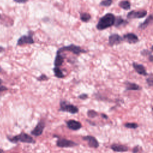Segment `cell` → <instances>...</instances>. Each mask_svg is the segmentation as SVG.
I'll return each mask as SVG.
<instances>
[{
    "label": "cell",
    "mask_w": 153,
    "mask_h": 153,
    "mask_svg": "<svg viewBox=\"0 0 153 153\" xmlns=\"http://www.w3.org/2000/svg\"><path fill=\"white\" fill-rule=\"evenodd\" d=\"M36 79L39 81H47L48 79V77L45 75V74H41L40 76L36 78Z\"/></svg>",
    "instance_id": "obj_26"
},
{
    "label": "cell",
    "mask_w": 153,
    "mask_h": 153,
    "mask_svg": "<svg viewBox=\"0 0 153 153\" xmlns=\"http://www.w3.org/2000/svg\"><path fill=\"white\" fill-rule=\"evenodd\" d=\"M152 111H153V107H152Z\"/></svg>",
    "instance_id": "obj_40"
},
{
    "label": "cell",
    "mask_w": 153,
    "mask_h": 153,
    "mask_svg": "<svg viewBox=\"0 0 153 153\" xmlns=\"http://www.w3.org/2000/svg\"><path fill=\"white\" fill-rule=\"evenodd\" d=\"M63 51H69L72 52L74 54L76 55H79L82 53H86L87 51L85 50L84 49H82L80 46L76 45L75 44H71L69 45L66 46H63L59 48V50L57 51V53H61Z\"/></svg>",
    "instance_id": "obj_2"
},
{
    "label": "cell",
    "mask_w": 153,
    "mask_h": 153,
    "mask_svg": "<svg viewBox=\"0 0 153 153\" xmlns=\"http://www.w3.org/2000/svg\"><path fill=\"white\" fill-rule=\"evenodd\" d=\"M78 97L79 99H81V100H85V99H87L88 97V95H87V94H85V93H82V94H79V95L78 96Z\"/></svg>",
    "instance_id": "obj_28"
},
{
    "label": "cell",
    "mask_w": 153,
    "mask_h": 153,
    "mask_svg": "<svg viewBox=\"0 0 153 153\" xmlns=\"http://www.w3.org/2000/svg\"><path fill=\"white\" fill-rule=\"evenodd\" d=\"M115 16L112 13H106L99 20L96 28L99 30H103L114 25Z\"/></svg>",
    "instance_id": "obj_1"
},
{
    "label": "cell",
    "mask_w": 153,
    "mask_h": 153,
    "mask_svg": "<svg viewBox=\"0 0 153 153\" xmlns=\"http://www.w3.org/2000/svg\"><path fill=\"white\" fill-rule=\"evenodd\" d=\"M101 116H102V117L104 119H108V117L106 114H101Z\"/></svg>",
    "instance_id": "obj_32"
},
{
    "label": "cell",
    "mask_w": 153,
    "mask_h": 153,
    "mask_svg": "<svg viewBox=\"0 0 153 153\" xmlns=\"http://www.w3.org/2000/svg\"><path fill=\"white\" fill-rule=\"evenodd\" d=\"M2 68L0 66V73L2 72Z\"/></svg>",
    "instance_id": "obj_36"
},
{
    "label": "cell",
    "mask_w": 153,
    "mask_h": 153,
    "mask_svg": "<svg viewBox=\"0 0 153 153\" xmlns=\"http://www.w3.org/2000/svg\"><path fill=\"white\" fill-rule=\"evenodd\" d=\"M59 111L66 112L72 114H75L78 112L79 109L75 105L71 104L66 100H60Z\"/></svg>",
    "instance_id": "obj_4"
},
{
    "label": "cell",
    "mask_w": 153,
    "mask_h": 153,
    "mask_svg": "<svg viewBox=\"0 0 153 153\" xmlns=\"http://www.w3.org/2000/svg\"><path fill=\"white\" fill-rule=\"evenodd\" d=\"M140 54H141V55L143 56L147 57L148 59H149V58L152 55V52L150 51H149L148 50H146V49H144V50H142V51H140Z\"/></svg>",
    "instance_id": "obj_24"
},
{
    "label": "cell",
    "mask_w": 153,
    "mask_h": 153,
    "mask_svg": "<svg viewBox=\"0 0 153 153\" xmlns=\"http://www.w3.org/2000/svg\"><path fill=\"white\" fill-rule=\"evenodd\" d=\"M9 140L13 143H17L18 142H22L24 143H35V141L34 139L31 137L30 135H29L27 133H21L20 134L14 136V137L10 138L8 137Z\"/></svg>",
    "instance_id": "obj_3"
},
{
    "label": "cell",
    "mask_w": 153,
    "mask_h": 153,
    "mask_svg": "<svg viewBox=\"0 0 153 153\" xmlns=\"http://www.w3.org/2000/svg\"><path fill=\"white\" fill-rule=\"evenodd\" d=\"M64 59H65L64 56H62L61 54V53L56 52V55L54 61V67L59 68L60 66H61L64 62Z\"/></svg>",
    "instance_id": "obj_17"
},
{
    "label": "cell",
    "mask_w": 153,
    "mask_h": 153,
    "mask_svg": "<svg viewBox=\"0 0 153 153\" xmlns=\"http://www.w3.org/2000/svg\"><path fill=\"white\" fill-rule=\"evenodd\" d=\"M146 82L149 87H153V77H148L146 79Z\"/></svg>",
    "instance_id": "obj_27"
},
{
    "label": "cell",
    "mask_w": 153,
    "mask_h": 153,
    "mask_svg": "<svg viewBox=\"0 0 153 153\" xmlns=\"http://www.w3.org/2000/svg\"><path fill=\"white\" fill-rule=\"evenodd\" d=\"M118 5L120 7H121V8L125 10H130V7H131V4L130 2L128 1H120L118 4Z\"/></svg>",
    "instance_id": "obj_20"
},
{
    "label": "cell",
    "mask_w": 153,
    "mask_h": 153,
    "mask_svg": "<svg viewBox=\"0 0 153 153\" xmlns=\"http://www.w3.org/2000/svg\"><path fill=\"white\" fill-rule=\"evenodd\" d=\"M151 50H152V51H153V45H152V46H151Z\"/></svg>",
    "instance_id": "obj_38"
},
{
    "label": "cell",
    "mask_w": 153,
    "mask_h": 153,
    "mask_svg": "<svg viewBox=\"0 0 153 153\" xmlns=\"http://www.w3.org/2000/svg\"><path fill=\"white\" fill-rule=\"evenodd\" d=\"M139 145H136V146H134L133 148L132 152L133 153H137L139 152Z\"/></svg>",
    "instance_id": "obj_29"
},
{
    "label": "cell",
    "mask_w": 153,
    "mask_h": 153,
    "mask_svg": "<svg viewBox=\"0 0 153 153\" xmlns=\"http://www.w3.org/2000/svg\"><path fill=\"white\" fill-rule=\"evenodd\" d=\"M8 90V88L4 85H0V92H2Z\"/></svg>",
    "instance_id": "obj_30"
},
{
    "label": "cell",
    "mask_w": 153,
    "mask_h": 153,
    "mask_svg": "<svg viewBox=\"0 0 153 153\" xmlns=\"http://www.w3.org/2000/svg\"><path fill=\"white\" fill-rule=\"evenodd\" d=\"M56 144L60 148L72 147L78 145L75 142L66 139H59L56 142Z\"/></svg>",
    "instance_id": "obj_9"
},
{
    "label": "cell",
    "mask_w": 153,
    "mask_h": 153,
    "mask_svg": "<svg viewBox=\"0 0 153 153\" xmlns=\"http://www.w3.org/2000/svg\"><path fill=\"white\" fill-rule=\"evenodd\" d=\"M45 124L43 120H41L38 122L36 124L35 127L31 131V134L35 136H40L45 128Z\"/></svg>",
    "instance_id": "obj_8"
},
{
    "label": "cell",
    "mask_w": 153,
    "mask_h": 153,
    "mask_svg": "<svg viewBox=\"0 0 153 153\" xmlns=\"http://www.w3.org/2000/svg\"><path fill=\"white\" fill-rule=\"evenodd\" d=\"M111 149L114 152H127L128 150V148L124 145H121L118 143H113L111 145Z\"/></svg>",
    "instance_id": "obj_14"
},
{
    "label": "cell",
    "mask_w": 153,
    "mask_h": 153,
    "mask_svg": "<svg viewBox=\"0 0 153 153\" xmlns=\"http://www.w3.org/2000/svg\"><path fill=\"white\" fill-rule=\"evenodd\" d=\"M112 3V0H104L100 2L99 5L100 6H103V7H109L110 6Z\"/></svg>",
    "instance_id": "obj_25"
},
{
    "label": "cell",
    "mask_w": 153,
    "mask_h": 153,
    "mask_svg": "<svg viewBox=\"0 0 153 153\" xmlns=\"http://www.w3.org/2000/svg\"><path fill=\"white\" fill-rule=\"evenodd\" d=\"M128 24V21L123 19L121 16H117L115 17V21L114 23V26L116 27H120L121 26H124Z\"/></svg>",
    "instance_id": "obj_18"
},
{
    "label": "cell",
    "mask_w": 153,
    "mask_h": 153,
    "mask_svg": "<svg viewBox=\"0 0 153 153\" xmlns=\"http://www.w3.org/2000/svg\"><path fill=\"white\" fill-rule=\"evenodd\" d=\"M1 17H2V16H1V14H0V19H1Z\"/></svg>",
    "instance_id": "obj_39"
},
{
    "label": "cell",
    "mask_w": 153,
    "mask_h": 153,
    "mask_svg": "<svg viewBox=\"0 0 153 153\" xmlns=\"http://www.w3.org/2000/svg\"><path fill=\"white\" fill-rule=\"evenodd\" d=\"M80 20L83 22H88L91 19V15L87 13H80Z\"/></svg>",
    "instance_id": "obj_21"
},
{
    "label": "cell",
    "mask_w": 153,
    "mask_h": 153,
    "mask_svg": "<svg viewBox=\"0 0 153 153\" xmlns=\"http://www.w3.org/2000/svg\"><path fill=\"white\" fill-rule=\"evenodd\" d=\"M2 152H3V150L0 149V153H2Z\"/></svg>",
    "instance_id": "obj_37"
},
{
    "label": "cell",
    "mask_w": 153,
    "mask_h": 153,
    "mask_svg": "<svg viewBox=\"0 0 153 153\" xmlns=\"http://www.w3.org/2000/svg\"><path fill=\"white\" fill-rule=\"evenodd\" d=\"M82 139L87 141L88 145L91 148H97L99 146V143L97 139L92 136H85L82 137Z\"/></svg>",
    "instance_id": "obj_11"
},
{
    "label": "cell",
    "mask_w": 153,
    "mask_h": 153,
    "mask_svg": "<svg viewBox=\"0 0 153 153\" xmlns=\"http://www.w3.org/2000/svg\"><path fill=\"white\" fill-rule=\"evenodd\" d=\"M147 14V11L145 10H140L137 11L132 10L128 12L127 14V19H141L145 17Z\"/></svg>",
    "instance_id": "obj_6"
},
{
    "label": "cell",
    "mask_w": 153,
    "mask_h": 153,
    "mask_svg": "<svg viewBox=\"0 0 153 153\" xmlns=\"http://www.w3.org/2000/svg\"><path fill=\"white\" fill-rule=\"evenodd\" d=\"M67 127L72 130H78L80 129L82 127V125L80 122L74 120H69L66 121Z\"/></svg>",
    "instance_id": "obj_13"
},
{
    "label": "cell",
    "mask_w": 153,
    "mask_h": 153,
    "mask_svg": "<svg viewBox=\"0 0 153 153\" xmlns=\"http://www.w3.org/2000/svg\"><path fill=\"white\" fill-rule=\"evenodd\" d=\"M132 66L133 67V68L134 69V70L136 71V72L141 75H143V76H147L148 75V73L146 71V69L145 68V66L141 64H139L137 63L136 62H133L132 63Z\"/></svg>",
    "instance_id": "obj_12"
},
{
    "label": "cell",
    "mask_w": 153,
    "mask_h": 153,
    "mask_svg": "<svg viewBox=\"0 0 153 153\" xmlns=\"http://www.w3.org/2000/svg\"><path fill=\"white\" fill-rule=\"evenodd\" d=\"M152 22H153V14H151L145 20L141 23L139 26H138V28L139 29L143 30L145 29L146 27H147Z\"/></svg>",
    "instance_id": "obj_16"
},
{
    "label": "cell",
    "mask_w": 153,
    "mask_h": 153,
    "mask_svg": "<svg viewBox=\"0 0 153 153\" xmlns=\"http://www.w3.org/2000/svg\"><path fill=\"white\" fill-rule=\"evenodd\" d=\"M4 51H5V48H4V47H3L0 46V53H1L4 52Z\"/></svg>",
    "instance_id": "obj_33"
},
{
    "label": "cell",
    "mask_w": 153,
    "mask_h": 153,
    "mask_svg": "<svg viewBox=\"0 0 153 153\" xmlns=\"http://www.w3.org/2000/svg\"><path fill=\"white\" fill-rule=\"evenodd\" d=\"M14 2L19 4H24L27 2V1H14Z\"/></svg>",
    "instance_id": "obj_31"
},
{
    "label": "cell",
    "mask_w": 153,
    "mask_h": 153,
    "mask_svg": "<svg viewBox=\"0 0 153 153\" xmlns=\"http://www.w3.org/2000/svg\"><path fill=\"white\" fill-rule=\"evenodd\" d=\"M124 126L126 128H131V129H136L139 127L138 124L135 123H127L124 124Z\"/></svg>",
    "instance_id": "obj_23"
},
{
    "label": "cell",
    "mask_w": 153,
    "mask_h": 153,
    "mask_svg": "<svg viewBox=\"0 0 153 153\" xmlns=\"http://www.w3.org/2000/svg\"><path fill=\"white\" fill-rule=\"evenodd\" d=\"M2 82H3V81H2V79H1V78H0V85H1V84H2Z\"/></svg>",
    "instance_id": "obj_35"
},
{
    "label": "cell",
    "mask_w": 153,
    "mask_h": 153,
    "mask_svg": "<svg viewBox=\"0 0 153 153\" xmlns=\"http://www.w3.org/2000/svg\"><path fill=\"white\" fill-rule=\"evenodd\" d=\"M126 85V91H130V90H140L142 89L140 85L138 84L134 83V82H131L130 81H126L124 83Z\"/></svg>",
    "instance_id": "obj_15"
},
{
    "label": "cell",
    "mask_w": 153,
    "mask_h": 153,
    "mask_svg": "<svg viewBox=\"0 0 153 153\" xmlns=\"http://www.w3.org/2000/svg\"><path fill=\"white\" fill-rule=\"evenodd\" d=\"M53 71L54 75L56 77H57L58 78H63L65 77V75L62 72V71H61L60 68L54 67Z\"/></svg>",
    "instance_id": "obj_19"
},
{
    "label": "cell",
    "mask_w": 153,
    "mask_h": 153,
    "mask_svg": "<svg viewBox=\"0 0 153 153\" xmlns=\"http://www.w3.org/2000/svg\"><path fill=\"white\" fill-rule=\"evenodd\" d=\"M33 32L29 30L27 35H22L17 41V45L21 46L25 44H34V40L33 38Z\"/></svg>",
    "instance_id": "obj_5"
},
{
    "label": "cell",
    "mask_w": 153,
    "mask_h": 153,
    "mask_svg": "<svg viewBox=\"0 0 153 153\" xmlns=\"http://www.w3.org/2000/svg\"><path fill=\"white\" fill-rule=\"evenodd\" d=\"M87 121L88 123H90V125H92V126H95V123H92L91 121H89V120H87Z\"/></svg>",
    "instance_id": "obj_34"
},
{
    "label": "cell",
    "mask_w": 153,
    "mask_h": 153,
    "mask_svg": "<svg viewBox=\"0 0 153 153\" xmlns=\"http://www.w3.org/2000/svg\"><path fill=\"white\" fill-rule=\"evenodd\" d=\"M87 116L89 118H94V117L98 116V113L93 109L88 110V111L87 112Z\"/></svg>",
    "instance_id": "obj_22"
},
{
    "label": "cell",
    "mask_w": 153,
    "mask_h": 153,
    "mask_svg": "<svg viewBox=\"0 0 153 153\" xmlns=\"http://www.w3.org/2000/svg\"><path fill=\"white\" fill-rule=\"evenodd\" d=\"M123 41L129 44H136L139 41L138 36L133 33H127L123 36Z\"/></svg>",
    "instance_id": "obj_10"
},
{
    "label": "cell",
    "mask_w": 153,
    "mask_h": 153,
    "mask_svg": "<svg viewBox=\"0 0 153 153\" xmlns=\"http://www.w3.org/2000/svg\"><path fill=\"white\" fill-rule=\"evenodd\" d=\"M122 41H123V37L117 33H112L108 38V45L110 46L120 44Z\"/></svg>",
    "instance_id": "obj_7"
}]
</instances>
